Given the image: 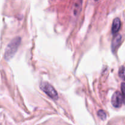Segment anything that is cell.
<instances>
[{
  "label": "cell",
  "mask_w": 125,
  "mask_h": 125,
  "mask_svg": "<svg viewBox=\"0 0 125 125\" xmlns=\"http://www.w3.org/2000/svg\"><path fill=\"white\" fill-rule=\"evenodd\" d=\"M82 1H78L75 2L74 6V9H73V11H74V13L75 15H76L81 10V6L82 5Z\"/></svg>",
  "instance_id": "cell-6"
},
{
  "label": "cell",
  "mask_w": 125,
  "mask_h": 125,
  "mask_svg": "<svg viewBox=\"0 0 125 125\" xmlns=\"http://www.w3.org/2000/svg\"><path fill=\"white\" fill-rule=\"evenodd\" d=\"M118 73H119V76L120 77V78H122V79H125V67L124 66H122V67L120 68L119 72H118Z\"/></svg>",
  "instance_id": "cell-8"
},
{
  "label": "cell",
  "mask_w": 125,
  "mask_h": 125,
  "mask_svg": "<svg viewBox=\"0 0 125 125\" xmlns=\"http://www.w3.org/2000/svg\"><path fill=\"white\" fill-rule=\"evenodd\" d=\"M98 115L103 120H105L106 119V117H107L106 113L103 110H99L98 112Z\"/></svg>",
  "instance_id": "cell-7"
},
{
  "label": "cell",
  "mask_w": 125,
  "mask_h": 125,
  "mask_svg": "<svg viewBox=\"0 0 125 125\" xmlns=\"http://www.w3.org/2000/svg\"><path fill=\"white\" fill-rule=\"evenodd\" d=\"M122 36L121 34L117 35L115 36V37L113 41H112V46H111L113 51L115 50L117 48V47L119 46V45H120L121 42H122Z\"/></svg>",
  "instance_id": "cell-5"
},
{
  "label": "cell",
  "mask_w": 125,
  "mask_h": 125,
  "mask_svg": "<svg viewBox=\"0 0 125 125\" xmlns=\"http://www.w3.org/2000/svg\"><path fill=\"white\" fill-rule=\"evenodd\" d=\"M20 43L21 38L20 37H16L8 44L4 52V59L6 61H9L13 57L17 52Z\"/></svg>",
  "instance_id": "cell-1"
},
{
  "label": "cell",
  "mask_w": 125,
  "mask_h": 125,
  "mask_svg": "<svg viewBox=\"0 0 125 125\" xmlns=\"http://www.w3.org/2000/svg\"><path fill=\"white\" fill-rule=\"evenodd\" d=\"M40 88L49 97L53 100L58 99V94L54 88L47 82H42L40 84Z\"/></svg>",
  "instance_id": "cell-2"
},
{
  "label": "cell",
  "mask_w": 125,
  "mask_h": 125,
  "mask_svg": "<svg viewBox=\"0 0 125 125\" xmlns=\"http://www.w3.org/2000/svg\"><path fill=\"white\" fill-rule=\"evenodd\" d=\"M121 94H122L123 96L125 97V83H123L122 84V93Z\"/></svg>",
  "instance_id": "cell-9"
},
{
  "label": "cell",
  "mask_w": 125,
  "mask_h": 125,
  "mask_svg": "<svg viewBox=\"0 0 125 125\" xmlns=\"http://www.w3.org/2000/svg\"><path fill=\"white\" fill-rule=\"evenodd\" d=\"M121 26V21L118 18H115L114 20L112 26V33L113 34H116L118 31L120 30V28Z\"/></svg>",
  "instance_id": "cell-4"
},
{
  "label": "cell",
  "mask_w": 125,
  "mask_h": 125,
  "mask_svg": "<svg viewBox=\"0 0 125 125\" xmlns=\"http://www.w3.org/2000/svg\"><path fill=\"white\" fill-rule=\"evenodd\" d=\"M124 102L125 97L120 92H116L112 95L111 103L114 107H116V108H120L124 104Z\"/></svg>",
  "instance_id": "cell-3"
}]
</instances>
